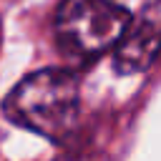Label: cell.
Instances as JSON below:
<instances>
[{
  "mask_svg": "<svg viewBox=\"0 0 161 161\" xmlns=\"http://www.w3.org/2000/svg\"><path fill=\"white\" fill-rule=\"evenodd\" d=\"M3 111L15 126L60 143L80 118V80L68 68L35 70L8 93Z\"/></svg>",
  "mask_w": 161,
  "mask_h": 161,
  "instance_id": "1",
  "label": "cell"
},
{
  "mask_svg": "<svg viewBox=\"0 0 161 161\" xmlns=\"http://www.w3.org/2000/svg\"><path fill=\"white\" fill-rule=\"evenodd\" d=\"M131 23V13L113 0H63L55 13L58 48L73 60H93L113 48Z\"/></svg>",
  "mask_w": 161,
  "mask_h": 161,
  "instance_id": "2",
  "label": "cell"
},
{
  "mask_svg": "<svg viewBox=\"0 0 161 161\" xmlns=\"http://www.w3.org/2000/svg\"><path fill=\"white\" fill-rule=\"evenodd\" d=\"M158 3L151 0L138 18H131L126 33L116 43L113 68L121 75L143 73L153 65L156 50H158Z\"/></svg>",
  "mask_w": 161,
  "mask_h": 161,
  "instance_id": "3",
  "label": "cell"
},
{
  "mask_svg": "<svg viewBox=\"0 0 161 161\" xmlns=\"http://www.w3.org/2000/svg\"><path fill=\"white\" fill-rule=\"evenodd\" d=\"M0 38H3V28H0Z\"/></svg>",
  "mask_w": 161,
  "mask_h": 161,
  "instance_id": "4",
  "label": "cell"
}]
</instances>
